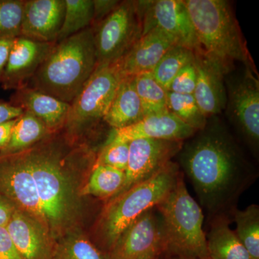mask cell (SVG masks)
Returning <instances> with one entry per match:
<instances>
[{"instance_id": "1", "label": "cell", "mask_w": 259, "mask_h": 259, "mask_svg": "<svg viewBox=\"0 0 259 259\" xmlns=\"http://www.w3.org/2000/svg\"><path fill=\"white\" fill-rule=\"evenodd\" d=\"M28 167L44 214L46 229L54 241L81 229L86 205L81 194L93 171L97 151L88 140L64 130L53 133L20 152Z\"/></svg>"}, {"instance_id": "2", "label": "cell", "mask_w": 259, "mask_h": 259, "mask_svg": "<svg viewBox=\"0 0 259 259\" xmlns=\"http://www.w3.org/2000/svg\"><path fill=\"white\" fill-rule=\"evenodd\" d=\"M179 166L190 180L208 219L231 218L243 192L258 177L233 136L217 122L208 124L184 142ZM232 221V220H231Z\"/></svg>"}, {"instance_id": "3", "label": "cell", "mask_w": 259, "mask_h": 259, "mask_svg": "<svg viewBox=\"0 0 259 259\" xmlns=\"http://www.w3.org/2000/svg\"><path fill=\"white\" fill-rule=\"evenodd\" d=\"M181 174L178 163L171 161L149 180L105 202L93 227L94 243L108 253L131 224L166 198Z\"/></svg>"}, {"instance_id": "4", "label": "cell", "mask_w": 259, "mask_h": 259, "mask_svg": "<svg viewBox=\"0 0 259 259\" xmlns=\"http://www.w3.org/2000/svg\"><path fill=\"white\" fill-rule=\"evenodd\" d=\"M97 65L93 29H84L55 42L28 88L71 104Z\"/></svg>"}, {"instance_id": "5", "label": "cell", "mask_w": 259, "mask_h": 259, "mask_svg": "<svg viewBox=\"0 0 259 259\" xmlns=\"http://www.w3.org/2000/svg\"><path fill=\"white\" fill-rule=\"evenodd\" d=\"M199 49L229 71L234 62L251 61L230 3L225 0H184Z\"/></svg>"}, {"instance_id": "6", "label": "cell", "mask_w": 259, "mask_h": 259, "mask_svg": "<svg viewBox=\"0 0 259 259\" xmlns=\"http://www.w3.org/2000/svg\"><path fill=\"white\" fill-rule=\"evenodd\" d=\"M156 207L164 232L163 255L210 259L203 230V209L187 190L182 172L173 190Z\"/></svg>"}, {"instance_id": "7", "label": "cell", "mask_w": 259, "mask_h": 259, "mask_svg": "<svg viewBox=\"0 0 259 259\" xmlns=\"http://www.w3.org/2000/svg\"><path fill=\"white\" fill-rule=\"evenodd\" d=\"M121 74L118 63L97 65L72 102L64 131L73 137L88 140V135L104 120L118 88Z\"/></svg>"}, {"instance_id": "8", "label": "cell", "mask_w": 259, "mask_h": 259, "mask_svg": "<svg viewBox=\"0 0 259 259\" xmlns=\"http://www.w3.org/2000/svg\"><path fill=\"white\" fill-rule=\"evenodd\" d=\"M92 28L97 65L117 62L142 35L137 1L120 2L106 18Z\"/></svg>"}, {"instance_id": "9", "label": "cell", "mask_w": 259, "mask_h": 259, "mask_svg": "<svg viewBox=\"0 0 259 259\" xmlns=\"http://www.w3.org/2000/svg\"><path fill=\"white\" fill-rule=\"evenodd\" d=\"M142 20V35L157 28L177 46L199 49L190 14L184 0L137 1Z\"/></svg>"}, {"instance_id": "10", "label": "cell", "mask_w": 259, "mask_h": 259, "mask_svg": "<svg viewBox=\"0 0 259 259\" xmlns=\"http://www.w3.org/2000/svg\"><path fill=\"white\" fill-rule=\"evenodd\" d=\"M163 223L156 207L140 216L122 233L109 259H158L164 252Z\"/></svg>"}, {"instance_id": "11", "label": "cell", "mask_w": 259, "mask_h": 259, "mask_svg": "<svg viewBox=\"0 0 259 259\" xmlns=\"http://www.w3.org/2000/svg\"><path fill=\"white\" fill-rule=\"evenodd\" d=\"M184 142L153 139H137L130 142L125 182L117 194L156 175L178 155Z\"/></svg>"}, {"instance_id": "12", "label": "cell", "mask_w": 259, "mask_h": 259, "mask_svg": "<svg viewBox=\"0 0 259 259\" xmlns=\"http://www.w3.org/2000/svg\"><path fill=\"white\" fill-rule=\"evenodd\" d=\"M252 67L230 90L232 117L240 132L254 151L259 144V84Z\"/></svg>"}, {"instance_id": "13", "label": "cell", "mask_w": 259, "mask_h": 259, "mask_svg": "<svg viewBox=\"0 0 259 259\" xmlns=\"http://www.w3.org/2000/svg\"><path fill=\"white\" fill-rule=\"evenodd\" d=\"M54 44L37 41L22 35L15 38L2 79V88L16 91L27 87Z\"/></svg>"}, {"instance_id": "14", "label": "cell", "mask_w": 259, "mask_h": 259, "mask_svg": "<svg viewBox=\"0 0 259 259\" xmlns=\"http://www.w3.org/2000/svg\"><path fill=\"white\" fill-rule=\"evenodd\" d=\"M197 81L193 96L207 118L221 112L226 106L228 97L224 76L228 73L221 64L198 49L194 51Z\"/></svg>"}, {"instance_id": "15", "label": "cell", "mask_w": 259, "mask_h": 259, "mask_svg": "<svg viewBox=\"0 0 259 259\" xmlns=\"http://www.w3.org/2000/svg\"><path fill=\"white\" fill-rule=\"evenodd\" d=\"M196 133L197 131L166 111L146 116L134 125L123 128L112 129L107 141L130 143L134 140L153 139L185 141Z\"/></svg>"}, {"instance_id": "16", "label": "cell", "mask_w": 259, "mask_h": 259, "mask_svg": "<svg viewBox=\"0 0 259 259\" xmlns=\"http://www.w3.org/2000/svg\"><path fill=\"white\" fill-rule=\"evenodd\" d=\"M23 259H54L56 243L36 220L15 209L6 226Z\"/></svg>"}, {"instance_id": "17", "label": "cell", "mask_w": 259, "mask_h": 259, "mask_svg": "<svg viewBox=\"0 0 259 259\" xmlns=\"http://www.w3.org/2000/svg\"><path fill=\"white\" fill-rule=\"evenodd\" d=\"M65 0H25L22 36L56 42L64 21Z\"/></svg>"}, {"instance_id": "18", "label": "cell", "mask_w": 259, "mask_h": 259, "mask_svg": "<svg viewBox=\"0 0 259 259\" xmlns=\"http://www.w3.org/2000/svg\"><path fill=\"white\" fill-rule=\"evenodd\" d=\"M175 41L157 28H153L141 35L125 55L120 59L119 68L122 76L152 72L156 65Z\"/></svg>"}, {"instance_id": "19", "label": "cell", "mask_w": 259, "mask_h": 259, "mask_svg": "<svg viewBox=\"0 0 259 259\" xmlns=\"http://www.w3.org/2000/svg\"><path fill=\"white\" fill-rule=\"evenodd\" d=\"M10 102L41 120L51 134L64 128L70 108V104L28 87L16 90Z\"/></svg>"}, {"instance_id": "20", "label": "cell", "mask_w": 259, "mask_h": 259, "mask_svg": "<svg viewBox=\"0 0 259 259\" xmlns=\"http://www.w3.org/2000/svg\"><path fill=\"white\" fill-rule=\"evenodd\" d=\"M145 117L135 86V76H123L104 121L117 130L134 125Z\"/></svg>"}, {"instance_id": "21", "label": "cell", "mask_w": 259, "mask_h": 259, "mask_svg": "<svg viewBox=\"0 0 259 259\" xmlns=\"http://www.w3.org/2000/svg\"><path fill=\"white\" fill-rule=\"evenodd\" d=\"M231 222L226 216L208 219L209 230L205 234L209 258L253 259L230 227Z\"/></svg>"}, {"instance_id": "22", "label": "cell", "mask_w": 259, "mask_h": 259, "mask_svg": "<svg viewBox=\"0 0 259 259\" xmlns=\"http://www.w3.org/2000/svg\"><path fill=\"white\" fill-rule=\"evenodd\" d=\"M51 134L41 120L30 112L24 111L17 119L6 146L0 150V156L25 151Z\"/></svg>"}, {"instance_id": "23", "label": "cell", "mask_w": 259, "mask_h": 259, "mask_svg": "<svg viewBox=\"0 0 259 259\" xmlns=\"http://www.w3.org/2000/svg\"><path fill=\"white\" fill-rule=\"evenodd\" d=\"M125 180V171L102 165L94 166L81 190V196H92L106 202L119 193Z\"/></svg>"}, {"instance_id": "24", "label": "cell", "mask_w": 259, "mask_h": 259, "mask_svg": "<svg viewBox=\"0 0 259 259\" xmlns=\"http://www.w3.org/2000/svg\"><path fill=\"white\" fill-rule=\"evenodd\" d=\"M54 259H109V256L81 229H77L56 242Z\"/></svg>"}, {"instance_id": "25", "label": "cell", "mask_w": 259, "mask_h": 259, "mask_svg": "<svg viewBox=\"0 0 259 259\" xmlns=\"http://www.w3.org/2000/svg\"><path fill=\"white\" fill-rule=\"evenodd\" d=\"M236 225L237 236L253 259H259V206L252 204L245 209L236 208L231 214Z\"/></svg>"}, {"instance_id": "26", "label": "cell", "mask_w": 259, "mask_h": 259, "mask_svg": "<svg viewBox=\"0 0 259 259\" xmlns=\"http://www.w3.org/2000/svg\"><path fill=\"white\" fill-rule=\"evenodd\" d=\"M93 18V0H65L64 21L56 42L91 27Z\"/></svg>"}, {"instance_id": "27", "label": "cell", "mask_w": 259, "mask_h": 259, "mask_svg": "<svg viewBox=\"0 0 259 259\" xmlns=\"http://www.w3.org/2000/svg\"><path fill=\"white\" fill-rule=\"evenodd\" d=\"M135 86L145 117L168 111L167 91L155 79L152 73H142L135 76Z\"/></svg>"}, {"instance_id": "28", "label": "cell", "mask_w": 259, "mask_h": 259, "mask_svg": "<svg viewBox=\"0 0 259 259\" xmlns=\"http://www.w3.org/2000/svg\"><path fill=\"white\" fill-rule=\"evenodd\" d=\"M194 59V51L175 45L167 51L151 73L157 82L168 92L177 75Z\"/></svg>"}, {"instance_id": "29", "label": "cell", "mask_w": 259, "mask_h": 259, "mask_svg": "<svg viewBox=\"0 0 259 259\" xmlns=\"http://www.w3.org/2000/svg\"><path fill=\"white\" fill-rule=\"evenodd\" d=\"M166 104L168 112L195 131H200L207 125V118L199 109L193 95L167 92Z\"/></svg>"}, {"instance_id": "30", "label": "cell", "mask_w": 259, "mask_h": 259, "mask_svg": "<svg viewBox=\"0 0 259 259\" xmlns=\"http://www.w3.org/2000/svg\"><path fill=\"white\" fill-rule=\"evenodd\" d=\"M25 0H0V40L21 35Z\"/></svg>"}, {"instance_id": "31", "label": "cell", "mask_w": 259, "mask_h": 259, "mask_svg": "<svg viewBox=\"0 0 259 259\" xmlns=\"http://www.w3.org/2000/svg\"><path fill=\"white\" fill-rule=\"evenodd\" d=\"M130 143L107 141L97 153L94 166H106L125 171L129 158Z\"/></svg>"}, {"instance_id": "32", "label": "cell", "mask_w": 259, "mask_h": 259, "mask_svg": "<svg viewBox=\"0 0 259 259\" xmlns=\"http://www.w3.org/2000/svg\"><path fill=\"white\" fill-rule=\"evenodd\" d=\"M197 81L194 59L185 66L170 84L168 92L182 95H193Z\"/></svg>"}, {"instance_id": "33", "label": "cell", "mask_w": 259, "mask_h": 259, "mask_svg": "<svg viewBox=\"0 0 259 259\" xmlns=\"http://www.w3.org/2000/svg\"><path fill=\"white\" fill-rule=\"evenodd\" d=\"M0 259H23L6 227H0Z\"/></svg>"}, {"instance_id": "34", "label": "cell", "mask_w": 259, "mask_h": 259, "mask_svg": "<svg viewBox=\"0 0 259 259\" xmlns=\"http://www.w3.org/2000/svg\"><path fill=\"white\" fill-rule=\"evenodd\" d=\"M120 2L116 0H93L94 18L91 27L96 26L115 9Z\"/></svg>"}, {"instance_id": "35", "label": "cell", "mask_w": 259, "mask_h": 259, "mask_svg": "<svg viewBox=\"0 0 259 259\" xmlns=\"http://www.w3.org/2000/svg\"><path fill=\"white\" fill-rule=\"evenodd\" d=\"M24 110L10 102L0 100V125L15 120L23 115Z\"/></svg>"}, {"instance_id": "36", "label": "cell", "mask_w": 259, "mask_h": 259, "mask_svg": "<svg viewBox=\"0 0 259 259\" xmlns=\"http://www.w3.org/2000/svg\"><path fill=\"white\" fill-rule=\"evenodd\" d=\"M10 201L0 194V227H6L15 210Z\"/></svg>"}, {"instance_id": "37", "label": "cell", "mask_w": 259, "mask_h": 259, "mask_svg": "<svg viewBox=\"0 0 259 259\" xmlns=\"http://www.w3.org/2000/svg\"><path fill=\"white\" fill-rule=\"evenodd\" d=\"M13 40H0V83L3 79Z\"/></svg>"}, {"instance_id": "38", "label": "cell", "mask_w": 259, "mask_h": 259, "mask_svg": "<svg viewBox=\"0 0 259 259\" xmlns=\"http://www.w3.org/2000/svg\"><path fill=\"white\" fill-rule=\"evenodd\" d=\"M17 119L0 125V150L3 149L9 141L12 130L16 122Z\"/></svg>"}, {"instance_id": "39", "label": "cell", "mask_w": 259, "mask_h": 259, "mask_svg": "<svg viewBox=\"0 0 259 259\" xmlns=\"http://www.w3.org/2000/svg\"><path fill=\"white\" fill-rule=\"evenodd\" d=\"M163 257H165L166 259H201V258H178V257L168 256V255H165L162 254Z\"/></svg>"}, {"instance_id": "40", "label": "cell", "mask_w": 259, "mask_h": 259, "mask_svg": "<svg viewBox=\"0 0 259 259\" xmlns=\"http://www.w3.org/2000/svg\"><path fill=\"white\" fill-rule=\"evenodd\" d=\"M159 258H160V257H159ZM159 258H158V259H159Z\"/></svg>"}]
</instances>
